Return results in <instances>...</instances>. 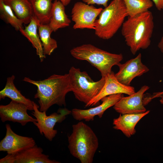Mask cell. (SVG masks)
<instances>
[{
	"label": "cell",
	"mask_w": 163,
	"mask_h": 163,
	"mask_svg": "<svg viewBox=\"0 0 163 163\" xmlns=\"http://www.w3.org/2000/svg\"><path fill=\"white\" fill-rule=\"evenodd\" d=\"M23 80L37 87L34 98L38 99L40 110L41 111H46L54 104L66 106V95L72 91L69 73L63 75L53 74L46 79L37 81L25 77Z\"/></svg>",
	"instance_id": "obj_1"
},
{
	"label": "cell",
	"mask_w": 163,
	"mask_h": 163,
	"mask_svg": "<svg viewBox=\"0 0 163 163\" xmlns=\"http://www.w3.org/2000/svg\"><path fill=\"white\" fill-rule=\"evenodd\" d=\"M154 27L153 15L149 10L133 17L128 16L122 25L121 33L133 54L150 46Z\"/></svg>",
	"instance_id": "obj_2"
},
{
	"label": "cell",
	"mask_w": 163,
	"mask_h": 163,
	"mask_svg": "<svg viewBox=\"0 0 163 163\" xmlns=\"http://www.w3.org/2000/svg\"><path fill=\"white\" fill-rule=\"evenodd\" d=\"M68 136V148L71 154L82 163H92L98 147V138L91 128L83 121L72 126Z\"/></svg>",
	"instance_id": "obj_3"
},
{
	"label": "cell",
	"mask_w": 163,
	"mask_h": 163,
	"mask_svg": "<svg viewBox=\"0 0 163 163\" xmlns=\"http://www.w3.org/2000/svg\"><path fill=\"white\" fill-rule=\"evenodd\" d=\"M99 16L95 24V34L99 38L108 40L122 26L128 14L123 0H113Z\"/></svg>",
	"instance_id": "obj_4"
},
{
	"label": "cell",
	"mask_w": 163,
	"mask_h": 163,
	"mask_svg": "<svg viewBox=\"0 0 163 163\" xmlns=\"http://www.w3.org/2000/svg\"><path fill=\"white\" fill-rule=\"evenodd\" d=\"M71 55L81 60H85L96 68L102 77L111 71L112 67L123 60L122 54H114L98 48L91 44H84L74 47L70 51Z\"/></svg>",
	"instance_id": "obj_5"
},
{
	"label": "cell",
	"mask_w": 163,
	"mask_h": 163,
	"mask_svg": "<svg viewBox=\"0 0 163 163\" xmlns=\"http://www.w3.org/2000/svg\"><path fill=\"white\" fill-rule=\"evenodd\" d=\"M68 73L75 97L85 104L99 93L105 82V77L94 82L86 72L81 71L79 69L73 66Z\"/></svg>",
	"instance_id": "obj_6"
},
{
	"label": "cell",
	"mask_w": 163,
	"mask_h": 163,
	"mask_svg": "<svg viewBox=\"0 0 163 163\" xmlns=\"http://www.w3.org/2000/svg\"><path fill=\"white\" fill-rule=\"evenodd\" d=\"M33 104L34 110L32 114L37 120V122L33 123L34 124L37 126L41 135L44 134L49 141H52L57 133V130L54 129L55 124L64 121L66 116L71 114V111L65 107L59 108L57 112L47 116L46 111L39 110L40 106L34 101Z\"/></svg>",
	"instance_id": "obj_7"
},
{
	"label": "cell",
	"mask_w": 163,
	"mask_h": 163,
	"mask_svg": "<svg viewBox=\"0 0 163 163\" xmlns=\"http://www.w3.org/2000/svg\"><path fill=\"white\" fill-rule=\"evenodd\" d=\"M103 9L83 2H76L71 11L72 20L75 23L73 28L94 30L96 19Z\"/></svg>",
	"instance_id": "obj_8"
},
{
	"label": "cell",
	"mask_w": 163,
	"mask_h": 163,
	"mask_svg": "<svg viewBox=\"0 0 163 163\" xmlns=\"http://www.w3.org/2000/svg\"><path fill=\"white\" fill-rule=\"evenodd\" d=\"M6 135L0 142V151L7 152V154H16L36 144L32 137L22 136L15 133L10 125H5Z\"/></svg>",
	"instance_id": "obj_9"
},
{
	"label": "cell",
	"mask_w": 163,
	"mask_h": 163,
	"mask_svg": "<svg viewBox=\"0 0 163 163\" xmlns=\"http://www.w3.org/2000/svg\"><path fill=\"white\" fill-rule=\"evenodd\" d=\"M117 66L119 67V71L115 74V77L120 83L127 86H130L135 78L141 76L149 70L142 62L141 53L135 58L123 64L120 63Z\"/></svg>",
	"instance_id": "obj_10"
},
{
	"label": "cell",
	"mask_w": 163,
	"mask_h": 163,
	"mask_svg": "<svg viewBox=\"0 0 163 163\" xmlns=\"http://www.w3.org/2000/svg\"><path fill=\"white\" fill-rule=\"evenodd\" d=\"M105 83L99 93L88 103L85 107L97 105L103 98L112 94H124L128 95L135 92L134 87L124 85L117 79L113 71L105 76Z\"/></svg>",
	"instance_id": "obj_11"
},
{
	"label": "cell",
	"mask_w": 163,
	"mask_h": 163,
	"mask_svg": "<svg viewBox=\"0 0 163 163\" xmlns=\"http://www.w3.org/2000/svg\"><path fill=\"white\" fill-rule=\"evenodd\" d=\"M28 107L24 104L11 100L6 105H0V117L2 121L18 122L22 126L28 123L37 122L36 119L28 114Z\"/></svg>",
	"instance_id": "obj_12"
},
{
	"label": "cell",
	"mask_w": 163,
	"mask_h": 163,
	"mask_svg": "<svg viewBox=\"0 0 163 163\" xmlns=\"http://www.w3.org/2000/svg\"><path fill=\"white\" fill-rule=\"evenodd\" d=\"M149 87L144 85L137 92L128 96L123 97L113 106L114 110L121 114L143 113L147 110L143 105L145 92Z\"/></svg>",
	"instance_id": "obj_13"
},
{
	"label": "cell",
	"mask_w": 163,
	"mask_h": 163,
	"mask_svg": "<svg viewBox=\"0 0 163 163\" xmlns=\"http://www.w3.org/2000/svg\"><path fill=\"white\" fill-rule=\"evenodd\" d=\"M123 96L122 94L106 96L101 100L102 103L100 105L86 110L74 108L71 110V114L75 119L79 121L82 120L88 122L93 121L96 116L101 118L107 109L113 106Z\"/></svg>",
	"instance_id": "obj_14"
},
{
	"label": "cell",
	"mask_w": 163,
	"mask_h": 163,
	"mask_svg": "<svg viewBox=\"0 0 163 163\" xmlns=\"http://www.w3.org/2000/svg\"><path fill=\"white\" fill-rule=\"evenodd\" d=\"M150 110L136 114H120L117 118L113 119L114 129L120 130L127 137L129 138L136 133L135 127L140 120L148 114Z\"/></svg>",
	"instance_id": "obj_15"
},
{
	"label": "cell",
	"mask_w": 163,
	"mask_h": 163,
	"mask_svg": "<svg viewBox=\"0 0 163 163\" xmlns=\"http://www.w3.org/2000/svg\"><path fill=\"white\" fill-rule=\"evenodd\" d=\"M43 150L36 144L15 155V163H59L49 158L43 154Z\"/></svg>",
	"instance_id": "obj_16"
},
{
	"label": "cell",
	"mask_w": 163,
	"mask_h": 163,
	"mask_svg": "<svg viewBox=\"0 0 163 163\" xmlns=\"http://www.w3.org/2000/svg\"><path fill=\"white\" fill-rule=\"evenodd\" d=\"M40 24L38 20L34 15L28 25L25 27L24 28H21L19 31L35 48L37 54L39 56L40 62H42L46 56L43 54L42 43L38 33V27Z\"/></svg>",
	"instance_id": "obj_17"
},
{
	"label": "cell",
	"mask_w": 163,
	"mask_h": 163,
	"mask_svg": "<svg viewBox=\"0 0 163 163\" xmlns=\"http://www.w3.org/2000/svg\"><path fill=\"white\" fill-rule=\"evenodd\" d=\"M15 76L13 75L8 77L4 88L0 91V100L8 97L11 100L25 105L28 110H34L33 101L23 95L14 84Z\"/></svg>",
	"instance_id": "obj_18"
},
{
	"label": "cell",
	"mask_w": 163,
	"mask_h": 163,
	"mask_svg": "<svg viewBox=\"0 0 163 163\" xmlns=\"http://www.w3.org/2000/svg\"><path fill=\"white\" fill-rule=\"evenodd\" d=\"M65 6L60 1L55 0L53 2L49 25L53 32L69 26L71 21L66 14Z\"/></svg>",
	"instance_id": "obj_19"
},
{
	"label": "cell",
	"mask_w": 163,
	"mask_h": 163,
	"mask_svg": "<svg viewBox=\"0 0 163 163\" xmlns=\"http://www.w3.org/2000/svg\"><path fill=\"white\" fill-rule=\"evenodd\" d=\"M14 12L16 16L25 24H28L34 16L29 0H3Z\"/></svg>",
	"instance_id": "obj_20"
},
{
	"label": "cell",
	"mask_w": 163,
	"mask_h": 163,
	"mask_svg": "<svg viewBox=\"0 0 163 163\" xmlns=\"http://www.w3.org/2000/svg\"><path fill=\"white\" fill-rule=\"evenodd\" d=\"M53 0H29L33 9L34 15L40 24H49Z\"/></svg>",
	"instance_id": "obj_21"
},
{
	"label": "cell",
	"mask_w": 163,
	"mask_h": 163,
	"mask_svg": "<svg viewBox=\"0 0 163 163\" xmlns=\"http://www.w3.org/2000/svg\"><path fill=\"white\" fill-rule=\"evenodd\" d=\"M53 31L49 24H40L38 32L43 46L44 55H50L57 47V41L51 37Z\"/></svg>",
	"instance_id": "obj_22"
},
{
	"label": "cell",
	"mask_w": 163,
	"mask_h": 163,
	"mask_svg": "<svg viewBox=\"0 0 163 163\" xmlns=\"http://www.w3.org/2000/svg\"><path fill=\"white\" fill-rule=\"evenodd\" d=\"M128 16L133 17L149 10L153 5L151 0H123Z\"/></svg>",
	"instance_id": "obj_23"
},
{
	"label": "cell",
	"mask_w": 163,
	"mask_h": 163,
	"mask_svg": "<svg viewBox=\"0 0 163 163\" xmlns=\"http://www.w3.org/2000/svg\"><path fill=\"white\" fill-rule=\"evenodd\" d=\"M0 14L1 18L10 24L16 30L19 31L23 28L22 21L18 18L11 8L3 0H0Z\"/></svg>",
	"instance_id": "obj_24"
},
{
	"label": "cell",
	"mask_w": 163,
	"mask_h": 163,
	"mask_svg": "<svg viewBox=\"0 0 163 163\" xmlns=\"http://www.w3.org/2000/svg\"><path fill=\"white\" fill-rule=\"evenodd\" d=\"M83 2L88 5H101L104 7H107L109 0H82Z\"/></svg>",
	"instance_id": "obj_25"
},
{
	"label": "cell",
	"mask_w": 163,
	"mask_h": 163,
	"mask_svg": "<svg viewBox=\"0 0 163 163\" xmlns=\"http://www.w3.org/2000/svg\"><path fill=\"white\" fill-rule=\"evenodd\" d=\"M8 154L4 157L0 159V163H15V155Z\"/></svg>",
	"instance_id": "obj_26"
},
{
	"label": "cell",
	"mask_w": 163,
	"mask_h": 163,
	"mask_svg": "<svg viewBox=\"0 0 163 163\" xmlns=\"http://www.w3.org/2000/svg\"><path fill=\"white\" fill-rule=\"evenodd\" d=\"M157 9L161 11L163 9V0H152Z\"/></svg>",
	"instance_id": "obj_27"
},
{
	"label": "cell",
	"mask_w": 163,
	"mask_h": 163,
	"mask_svg": "<svg viewBox=\"0 0 163 163\" xmlns=\"http://www.w3.org/2000/svg\"><path fill=\"white\" fill-rule=\"evenodd\" d=\"M160 97L161 98H163V91L161 92H158L153 93L152 95L150 94L149 96V98L150 100L156 98Z\"/></svg>",
	"instance_id": "obj_28"
},
{
	"label": "cell",
	"mask_w": 163,
	"mask_h": 163,
	"mask_svg": "<svg viewBox=\"0 0 163 163\" xmlns=\"http://www.w3.org/2000/svg\"><path fill=\"white\" fill-rule=\"evenodd\" d=\"M158 46L161 52L163 53V37H162L158 43Z\"/></svg>",
	"instance_id": "obj_29"
},
{
	"label": "cell",
	"mask_w": 163,
	"mask_h": 163,
	"mask_svg": "<svg viewBox=\"0 0 163 163\" xmlns=\"http://www.w3.org/2000/svg\"><path fill=\"white\" fill-rule=\"evenodd\" d=\"M61 1L63 4L65 6H66L69 5L72 0H58Z\"/></svg>",
	"instance_id": "obj_30"
},
{
	"label": "cell",
	"mask_w": 163,
	"mask_h": 163,
	"mask_svg": "<svg viewBox=\"0 0 163 163\" xmlns=\"http://www.w3.org/2000/svg\"><path fill=\"white\" fill-rule=\"evenodd\" d=\"M160 103L163 104V98H161V99L160 100Z\"/></svg>",
	"instance_id": "obj_31"
},
{
	"label": "cell",
	"mask_w": 163,
	"mask_h": 163,
	"mask_svg": "<svg viewBox=\"0 0 163 163\" xmlns=\"http://www.w3.org/2000/svg\"></svg>",
	"instance_id": "obj_32"
}]
</instances>
